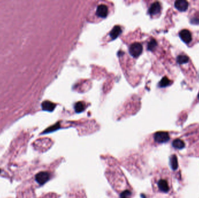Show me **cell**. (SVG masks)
<instances>
[{
    "mask_svg": "<svg viewBox=\"0 0 199 198\" xmlns=\"http://www.w3.org/2000/svg\"><path fill=\"white\" fill-rule=\"evenodd\" d=\"M143 51V47L139 42H135L129 47V53L134 58H137Z\"/></svg>",
    "mask_w": 199,
    "mask_h": 198,
    "instance_id": "6da1fadb",
    "label": "cell"
},
{
    "mask_svg": "<svg viewBox=\"0 0 199 198\" xmlns=\"http://www.w3.org/2000/svg\"><path fill=\"white\" fill-rule=\"evenodd\" d=\"M155 142L158 143H165L169 140V135L167 132L159 131L157 132L154 136Z\"/></svg>",
    "mask_w": 199,
    "mask_h": 198,
    "instance_id": "7a4b0ae2",
    "label": "cell"
},
{
    "mask_svg": "<svg viewBox=\"0 0 199 198\" xmlns=\"http://www.w3.org/2000/svg\"><path fill=\"white\" fill-rule=\"evenodd\" d=\"M50 178V174L46 172H41L35 176L36 181L40 185H44Z\"/></svg>",
    "mask_w": 199,
    "mask_h": 198,
    "instance_id": "3957f363",
    "label": "cell"
},
{
    "mask_svg": "<svg viewBox=\"0 0 199 198\" xmlns=\"http://www.w3.org/2000/svg\"><path fill=\"white\" fill-rule=\"evenodd\" d=\"M179 35L181 40L186 44H189L192 40V34L188 30L184 29L181 30Z\"/></svg>",
    "mask_w": 199,
    "mask_h": 198,
    "instance_id": "277c9868",
    "label": "cell"
},
{
    "mask_svg": "<svg viewBox=\"0 0 199 198\" xmlns=\"http://www.w3.org/2000/svg\"><path fill=\"white\" fill-rule=\"evenodd\" d=\"M108 13V7L105 5L101 4L98 6L96 11V14L98 16L102 18H105L107 16Z\"/></svg>",
    "mask_w": 199,
    "mask_h": 198,
    "instance_id": "5b68a950",
    "label": "cell"
},
{
    "mask_svg": "<svg viewBox=\"0 0 199 198\" xmlns=\"http://www.w3.org/2000/svg\"><path fill=\"white\" fill-rule=\"evenodd\" d=\"M189 7L188 1L185 0H178L175 2V7L179 11H186Z\"/></svg>",
    "mask_w": 199,
    "mask_h": 198,
    "instance_id": "8992f818",
    "label": "cell"
},
{
    "mask_svg": "<svg viewBox=\"0 0 199 198\" xmlns=\"http://www.w3.org/2000/svg\"><path fill=\"white\" fill-rule=\"evenodd\" d=\"M161 5L159 2H155L151 4L149 9V13L151 15H156L161 11Z\"/></svg>",
    "mask_w": 199,
    "mask_h": 198,
    "instance_id": "52a82bcc",
    "label": "cell"
},
{
    "mask_svg": "<svg viewBox=\"0 0 199 198\" xmlns=\"http://www.w3.org/2000/svg\"><path fill=\"white\" fill-rule=\"evenodd\" d=\"M122 33V29L119 26H115L113 27V29L109 33V36L112 40L116 39Z\"/></svg>",
    "mask_w": 199,
    "mask_h": 198,
    "instance_id": "ba28073f",
    "label": "cell"
},
{
    "mask_svg": "<svg viewBox=\"0 0 199 198\" xmlns=\"http://www.w3.org/2000/svg\"><path fill=\"white\" fill-rule=\"evenodd\" d=\"M41 107H42V109L44 110L52 112L54 110L55 108V104L50 101H46L42 103Z\"/></svg>",
    "mask_w": 199,
    "mask_h": 198,
    "instance_id": "9c48e42d",
    "label": "cell"
},
{
    "mask_svg": "<svg viewBox=\"0 0 199 198\" xmlns=\"http://www.w3.org/2000/svg\"><path fill=\"white\" fill-rule=\"evenodd\" d=\"M158 187L159 189L164 192H168L169 191V188L167 182L165 180H161L158 182Z\"/></svg>",
    "mask_w": 199,
    "mask_h": 198,
    "instance_id": "30bf717a",
    "label": "cell"
},
{
    "mask_svg": "<svg viewBox=\"0 0 199 198\" xmlns=\"http://www.w3.org/2000/svg\"><path fill=\"white\" fill-rule=\"evenodd\" d=\"M170 165L171 168L175 170L178 167V158L175 154H173L170 158Z\"/></svg>",
    "mask_w": 199,
    "mask_h": 198,
    "instance_id": "8fae6325",
    "label": "cell"
},
{
    "mask_svg": "<svg viewBox=\"0 0 199 198\" xmlns=\"http://www.w3.org/2000/svg\"><path fill=\"white\" fill-rule=\"evenodd\" d=\"M172 146L176 149H182L184 147V146H185V144H184V142L182 140L180 139H176L173 141Z\"/></svg>",
    "mask_w": 199,
    "mask_h": 198,
    "instance_id": "7c38bea8",
    "label": "cell"
},
{
    "mask_svg": "<svg viewBox=\"0 0 199 198\" xmlns=\"http://www.w3.org/2000/svg\"><path fill=\"white\" fill-rule=\"evenodd\" d=\"M170 84H171V81L168 77H164L159 82V87L161 88H164L170 86Z\"/></svg>",
    "mask_w": 199,
    "mask_h": 198,
    "instance_id": "4fadbf2b",
    "label": "cell"
},
{
    "mask_svg": "<svg viewBox=\"0 0 199 198\" xmlns=\"http://www.w3.org/2000/svg\"><path fill=\"white\" fill-rule=\"evenodd\" d=\"M189 58L186 55H179L176 58L177 62L180 65L188 63L189 62Z\"/></svg>",
    "mask_w": 199,
    "mask_h": 198,
    "instance_id": "5bb4252c",
    "label": "cell"
},
{
    "mask_svg": "<svg viewBox=\"0 0 199 198\" xmlns=\"http://www.w3.org/2000/svg\"><path fill=\"white\" fill-rule=\"evenodd\" d=\"M84 109V104L82 102H78L75 105V110L77 113H80L83 112Z\"/></svg>",
    "mask_w": 199,
    "mask_h": 198,
    "instance_id": "9a60e30c",
    "label": "cell"
},
{
    "mask_svg": "<svg viewBox=\"0 0 199 198\" xmlns=\"http://www.w3.org/2000/svg\"><path fill=\"white\" fill-rule=\"evenodd\" d=\"M157 46V42L155 39H151L148 44V50L149 51H154Z\"/></svg>",
    "mask_w": 199,
    "mask_h": 198,
    "instance_id": "2e32d148",
    "label": "cell"
},
{
    "mask_svg": "<svg viewBox=\"0 0 199 198\" xmlns=\"http://www.w3.org/2000/svg\"><path fill=\"white\" fill-rule=\"evenodd\" d=\"M60 128V124L59 123H56V124L52 125L51 127H50L49 128H48L47 129H46L44 132L43 134H46V133H49L52 131H54L56 130H58Z\"/></svg>",
    "mask_w": 199,
    "mask_h": 198,
    "instance_id": "e0dca14e",
    "label": "cell"
},
{
    "mask_svg": "<svg viewBox=\"0 0 199 198\" xmlns=\"http://www.w3.org/2000/svg\"><path fill=\"white\" fill-rule=\"evenodd\" d=\"M132 195L131 192L129 190H125L119 196V198H131Z\"/></svg>",
    "mask_w": 199,
    "mask_h": 198,
    "instance_id": "ac0fdd59",
    "label": "cell"
},
{
    "mask_svg": "<svg viewBox=\"0 0 199 198\" xmlns=\"http://www.w3.org/2000/svg\"><path fill=\"white\" fill-rule=\"evenodd\" d=\"M191 23L192 24H199V19L196 18H194L192 19Z\"/></svg>",
    "mask_w": 199,
    "mask_h": 198,
    "instance_id": "d6986e66",
    "label": "cell"
},
{
    "mask_svg": "<svg viewBox=\"0 0 199 198\" xmlns=\"http://www.w3.org/2000/svg\"><path fill=\"white\" fill-rule=\"evenodd\" d=\"M198 99H199V93H198Z\"/></svg>",
    "mask_w": 199,
    "mask_h": 198,
    "instance_id": "ffe728a7",
    "label": "cell"
},
{
    "mask_svg": "<svg viewBox=\"0 0 199 198\" xmlns=\"http://www.w3.org/2000/svg\"><path fill=\"white\" fill-rule=\"evenodd\" d=\"M0 173H1V170H0Z\"/></svg>",
    "mask_w": 199,
    "mask_h": 198,
    "instance_id": "44dd1931",
    "label": "cell"
}]
</instances>
